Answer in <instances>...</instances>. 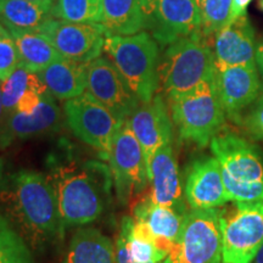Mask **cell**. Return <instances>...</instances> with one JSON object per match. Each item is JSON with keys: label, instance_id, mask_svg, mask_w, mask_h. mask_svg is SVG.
I'll use <instances>...</instances> for the list:
<instances>
[{"label": "cell", "instance_id": "1", "mask_svg": "<svg viewBox=\"0 0 263 263\" xmlns=\"http://www.w3.org/2000/svg\"><path fill=\"white\" fill-rule=\"evenodd\" d=\"M5 199L33 244H45L64 236L57 194L43 173L21 170L11 174Z\"/></svg>", "mask_w": 263, "mask_h": 263}, {"label": "cell", "instance_id": "2", "mask_svg": "<svg viewBox=\"0 0 263 263\" xmlns=\"http://www.w3.org/2000/svg\"><path fill=\"white\" fill-rule=\"evenodd\" d=\"M210 146L221 164L229 201H263V156L258 147L229 132H221Z\"/></svg>", "mask_w": 263, "mask_h": 263}, {"label": "cell", "instance_id": "3", "mask_svg": "<svg viewBox=\"0 0 263 263\" xmlns=\"http://www.w3.org/2000/svg\"><path fill=\"white\" fill-rule=\"evenodd\" d=\"M104 51L129 84L140 103H147L160 87V49L147 31L130 35L107 34Z\"/></svg>", "mask_w": 263, "mask_h": 263}, {"label": "cell", "instance_id": "4", "mask_svg": "<svg viewBox=\"0 0 263 263\" xmlns=\"http://www.w3.org/2000/svg\"><path fill=\"white\" fill-rule=\"evenodd\" d=\"M206 38L201 31H197L166 47L160 60L159 74L167 99L188 93L215 78V54Z\"/></svg>", "mask_w": 263, "mask_h": 263}, {"label": "cell", "instance_id": "5", "mask_svg": "<svg viewBox=\"0 0 263 263\" xmlns=\"http://www.w3.org/2000/svg\"><path fill=\"white\" fill-rule=\"evenodd\" d=\"M168 104L180 140L205 147L223 132L227 117L215 78L203 82L188 93L168 99Z\"/></svg>", "mask_w": 263, "mask_h": 263}, {"label": "cell", "instance_id": "6", "mask_svg": "<svg viewBox=\"0 0 263 263\" xmlns=\"http://www.w3.org/2000/svg\"><path fill=\"white\" fill-rule=\"evenodd\" d=\"M49 179L57 194L65 228L89 224L104 212V189L87 168L60 163L52 167Z\"/></svg>", "mask_w": 263, "mask_h": 263}, {"label": "cell", "instance_id": "7", "mask_svg": "<svg viewBox=\"0 0 263 263\" xmlns=\"http://www.w3.org/2000/svg\"><path fill=\"white\" fill-rule=\"evenodd\" d=\"M221 212L189 210L178 240L160 263H223Z\"/></svg>", "mask_w": 263, "mask_h": 263}, {"label": "cell", "instance_id": "8", "mask_svg": "<svg viewBox=\"0 0 263 263\" xmlns=\"http://www.w3.org/2000/svg\"><path fill=\"white\" fill-rule=\"evenodd\" d=\"M221 229L223 263H252L263 245V201L222 210Z\"/></svg>", "mask_w": 263, "mask_h": 263}, {"label": "cell", "instance_id": "9", "mask_svg": "<svg viewBox=\"0 0 263 263\" xmlns=\"http://www.w3.org/2000/svg\"><path fill=\"white\" fill-rule=\"evenodd\" d=\"M64 112L72 133L108 160L114 138L124 121L88 91L66 100Z\"/></svg>", "mask_w": 263, "mask_h": 263}, {"label": "cell", "instance_id": "10", "mask_svg": "<svg viewBox=\"0 0 263 263\" xmlns=\"http://www.w3.org/2000/svg\"><path fill=\"white\" fill-rule=\"evenodd\" d=\"M111 173L120 201L126 203L146 188L149 182L143 147L126 120L114 138L110 155Z\"/></svg>", "mask_w": 263, "mask_h": 263}, {"label": "cell", "instance_id": "11", "mask_svg": "<svg viewBox=\"0 0 263 263\" xmlns=\"http://www.w3.org/2000/svg\"><path fill=\"white\" fill-rule=\"evenodd\" d=\"M144 29L161 48L200 31V11L195 0H141Z\"/></svg>", "mask_w": 263, "mask_h": 263}, {"label": "cell", "instance_id": "12", "mask_svg": "<svg viewBox=\"0 0 263 263\" xmlns=\"http://www.w3.org/2000/svg\"><path fill=\"white\" fill-rule=\"evenodd\" d=\"M38 31L50 39L62 58L83 64L100 57L108 34L101 24H81L51 17Z\"/></svg>", "mask_w": 263, "mask_h": 263}, {"label": "cell", "instance_id": "13", "mask_svg": "<svg viewBox=\"0 0 263 263\" xmlns=\"http://www.w3.org/2000/svg\"><path fill=\"white\" fill-rule=\"evenodd\" d=\"M87 91L122 121L128 120L140 104L123 76L107 58L99 57L88 64Z\"/></svg>", "mask_w": 263, "mask_h": 263}, {"label": "cell", "instance_id": "14", "mask_svg": "<svg viewBox=\"0 0 263 263\" xmlns=\"http://www.w3.org/2000/svg\"><path fill=\"white\" fill-rule=\"evenodd\" d=\"M215 82L226 117L235 124L261 95V80L256 65L216 68Z\"/></svg>", "mask_w": 263, "mask_h": 263}, {"label": "cell", "instance_id": "15", "mask_svg": "<svg viewBox=\"0 0 263 263\" xmlns=\"http://www.w3.org/2000/svg\"><path fill=\"white\" fill-rule=\"evenodd\" d=\"M128 122L145 154L149 174L151 160L156 151L167 144H172L173 140L174 124L162 95L156 94L147 103H140L128 118Z\"/></svg>", "mask_w": 263, "mask_h": 263}, {"label": "cell", "instance_id": "16", "mask_svg": "<svg viewBox=\"0 0 263 263\" xmlns=\"http://www.w3.org/2000/svg\"><path fill=\"white\" fill-rule=\"evenodd\" d=\"M184 196L190 210L218 209L229 202L221 164L215 156L201 157L190 164Z\"/></svg>", "mask_w": 263, "mask_h": 263}, {"label": "cell", "instance_id": "17", "mask_svg": "<svg viewBox=\"0 0 263 263\" xmlns=\"http://www.w3.org/2000/svg\"><path fill=\"white\" fill-rule=\"evenodd\" d=\"M150 200L157 205L168 206L183 215L189 212L182 189L180 174L172 144L160 147L151 160Z\"/></svg>", "mask_w": 263, "mask_h": 263}, {"label": "cell", "instance_id": "18", "mask_svg": "<svg viewBox=\"0 0 263 263\" xmlns=\"http://www.w3.org/2000/svg\"><path fill=\"white\" fill-rule=\"evenodd\" d=\"M213 54L216 68L256 65L255 32L248 16H239L217 33Z\"/></svg>", "mask_w": 263, "mask_h": 263}, {"label": "cell", "instance_id": "19", "mask_svg": "<svg viewBox=\"0 0 263 263\" xmlns=\"http://www.w3.org/2000/svg\"><path fill=\"white\" fill-rule=\"evenodd\" d=\"M54 99L48 91L32 114L14 111L9 115L0 130V145L5 147L14 140L29 139L55 129L60 122L61 114Z\"/></svg>", "mask_w": 263, "mask_h": 263}, {"label": "cell", "instance_id": "20", "mask_svg": "<svg viewBox=\"0 0 263 263\" xmlns=\"http://www.w3.org/2000/svg\"><path fill=\"white\" fill-rule=\"evenodd\" d=\"M186 215L172 207L157 205L150 197L138 202L133 210V218L144 223L155 236L161 250L168 252L182 233Z\"/></svg>", "mask_w": 263, "mask_h": 263}, {"label": "cell", "instance_id": "21", "mask_svg": "<svg viewBox=\"0 0 263 263\" xmlns=\"http://www.w3.org/2000/svg\"><path fill=\"white\" fill-rule=\"evenodd\" d=\"M88 64L61 58L38 72L52 97L58 100H70L87 91Z\"/></svg>", "mask_w": 263, "mask_h": 263}, {"label": "cell", "instance_id": "22", "mask_svg": "<svg viewBox=\"0 0 263 263\" xmlns=\"http://www.w3.org/2000/svg\"><path fill=\"white\" fill-rule=\"evenodd\" d=\"M64 263H116L112 240L97 228H80L72 236Z\"/></svg>", "mask_w": 263, "mask_h": 263}, {"label": "cell", "instance_id": "23", "mask_svg": "<svg viewBox=\"0 0 263 263\" xmlns=\"http://www.w3.org/2000/svg\"><path fill=\"white\" fill-rule=\"evenodd\" d=\"M17 47L20 65L33 72H41L54 61L61 59V54L55 49L47 35L39 31L8 28Z\"/></svg>", "mask_w": 263, "mask_h": 263}, {"label": "cell", "instance_id": "24", "mask_svg": "<svg viewBox=\"0 0 263 263\" xmlns=\"http://www.w3.org/2000/svg\"><path fill=\"white\" fill-rule=\"evenodd\" d=\"M52 3L31 0H0V22L6 28L38 31L50 18Z\"/></svg>", "mask_w": 263, "mask_h": 263}, {"label": "cell", "instance_id": "25", "mask_svg": "<svg viewBox=\"0 0 263 263\" xmlns=\"http://www.w3.org/2000/svg\"><path fill=\"white\" fill-rule=\"evenodd\" d=\"M141 0H104V20L101 25L108 34L130 35L143 31Z\"/></svg>", "mask_w": 263, "mask_h": 263}, {"label": "cell", "instance_id": "26", "mask_svg": "<svg viewBox=\"0 0 263 263\" xmlns=\"http://www.w3.org/2000/svg\"><path fill=\"white\" fill-rule=\"evenodd\" d=\"M34 88H47L37 72L18 65L4 82H2V99L5 118L15 111L18 100L28 90Z\"/></svg>", "mask_w": 263, "mask_h": 263}, {"label": "cell", "instance_id": "27", "mask_svg": "<svg viewBox=\"0 0 263 263\" xmlns=\"http://www.w3.org/2000/svg\"><path fill=\"white\" fill-rule=\"evenodd\" d=\"M51 16L68 22L101 24L104 20V0H57Z\"/></svg>", "mask_w": 263, "mask_h": 263}, {"label": "cell", "instance_id": "28", "mask_svg": "<svg viewBox=\"0 0 263 263\" xmlns=\"http://www.w3.org/2000/svg\"><path fill=\"white\" fill-rule=\"evenodd\" d=\"M0 263H35L25 239L0 215Z\"/></svg>", "mask_w": 263, "mask_h": 263}, {"label": "cell", "instance_id": "29", "mask_svg": "<svg viewBox=\"0 0 263 263\" xmlns=\"http://www.w3.org/2000/svg\"><path fill=\"white\" fill-rule=\"evenodd\" d=\"M199 11L200 31L205 37H211L233 21V0H202Z\"/></svg>", "mask_w": 263, "mask_h": 263}, {"label": "cell", "instance_id": "30", "mask_svg": "<svg viewBox=\"0 0 263 263\" xmlns=\"http://www.w3.org/2000/svg\"><path fill=\"white\" fill-rule=\"evenodd\" d=\"M20 65V57L11 33L0 22V81L4 82Z\"/></svg>", "mask_w": 263, "mask_h": 263}, {"label": "cell", "instance_id": "31", "mask_svg": "<svg viewBox=\"0 0 263 263\" xmlns=\"http://www.w3.org/2000/svg\"><path fill=\"white\" fill-rule=\"evenodd\" d=\"M239 126L251 140L263 141V94L245 111Z\"/></svg>", "mask_w": 263, "mask_h": 263}, {"label": "cell", "instance_id": "32", "mask_svg": "<svg viewBox=\"0 0 263 263\" xmlns=\"http://www.w3.org/2000/svg\"><path fill=\"white\" fill-rule=\"evenodd\" d=\"M115 254H116V263H138L132 258L129 254L126 234H124V230L122 228L120 229L116 244H115Z\"/></svg>", "mask_w": 263, "mask_h": 263}, {"label": "cell", "instance_id": "33", "mask_svg": "<svg viewBox=\"0 0 263 263\" xmlns=\"http://www.w3.org/2000/svg\"><path fill=\"white\" fill-rule=\"evenodd\" d=\"M250 2H251V0H233V20L239 17V16L246 15V8H248Z\"/></svg>", "mask_w": 263, "mask_h": 263}, {"label": "cell", "instance_id": "34", "mask_svg": "<svg viewBox=\"0 0 263 263\" xmlns=\"http://www.w3.org/2000/svg\"><path fill=\"white\" fill-rule=\"evenodd\" d=\"M256 66L258 67V73L261 74L263 82V41L256 48Z\"/></svg>", "mask_w": 263, "mask_h": 263}, {"label": "cell", "instance_id": "35", "mask_svg": "<svg viewBox=\"0 0 263 263\" xmlns=\"http://www.w3.org/2000/svg\"><path fill=\"white\" fill-rule=\"evenodd\" d=\"M5 122V112L4 106H3V99H2V81H0V130H2L3 126Z\"/></svg>", "mask_w": 263, "mask_h": 263}, {"label": "cell", "instance_id": "36", "mask_svg": "<svg viewBox=\"0 0 263 263\" xmlns=\"http://www.w3.org/2000/svg\"><path fill=\"white\" fill-rule=\"evenodd\" d=\"M252 263H263V245L262 248L259 249V251L257 252V255H256V257L254 258Z\"/></svg>", "mask_w": 263, "mask_h": 263}, {"label": "cell", "instance_id": "37", "mask_svg": "<svg viewBox=\"0 0 263 263\" xmlns=\"http://www.w3.org/2000/svg\"><path fill=\"white\" fill-rule=\"evenodd\" d=\"M31 2H39V3H54V0H31Z\"/></svg>", "mask_w": 263, "mask_h": 263}, {"label": "cell", "instance_id": "38", "mask_svg": "<svg viewBox=\"0 0 263 263\" xmlns=\"http://www.w3.org/2000/svg\"><path fill=\"white\" fill-rule=\"evenodd\" d=\"M201 2H202V0H195V3H196V5H197V8H199V5L201 4Z\"/></svg>", "mask_w": 263, "mask_h": 263}, {"label": "cell", "instance_id": "39", "mask_svg": "<svg viewBox=\"0 0 263 263\" xmlns=\"http://www.w3.org/2000/svg\"><path fill=\"white\" fill-rule=\"evenodd\" d=\"M261 8L263 9V0H262V2H261Z\"/></svg>", "mask_w": 263, "mask_h": 263}]
</instances>
